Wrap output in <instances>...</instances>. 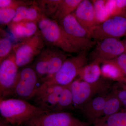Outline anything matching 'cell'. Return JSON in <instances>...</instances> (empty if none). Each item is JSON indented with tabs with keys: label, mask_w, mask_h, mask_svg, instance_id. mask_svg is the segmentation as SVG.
<instances>
[{
	"label": "cell",
	"mask_w": 126,
	"mask_h": 126,
	"mask_svg": "<svg viewBox=\"0 0 126 126\" xmlns=\"http://www.w3.org/2000/svg\"><path fill=\"white\" fill-rule=\"evenodd\" d=\"M37 25L46 45L57 47L66 53L78 54L81 52L70 44L57 21L43 15Z\"/></svg>",
	"instance_id": "obj_6"
},
{
	"label": "cell",
	"mask_w": 126,
	"mask_h": 126,
	"mask_svg": "<svg viewBox=\"0 0 126 126\" xmlns=\"http://www.w3.org/2000/svg\"><path fill=\"white\" fill-rule=\"evenodd\" d=\"M113 91L120 100L122 105L126 108V84L118 82L113 86Z\"/></svg>",
	"instance_id": "obj_29"
},
{
	"label": "cell",
	"mask_w": 126,
	"mask_h": 126,
	"mask_svg": "<svg viewBox=\"0 0 126 126\" xmlns=\"http://www.w3.org/2000/svg\"><path fill=\"white\" fill-rule=\"evenodd\" d=\"M104 94L95 96L79 109L81 113L89 121L94 122L102 117L105 102L107 95Z\"/></svg>",
	"instance_id": "obj_15"
},
{
	"label": "cell",
	"mask_w": 126,
	"mask_h": 126,
	"mask_svg": "<svg viewBox=\"0 0 126 126\" xmlns=\"http://www.w3.org/2000/svg\"><path fill=\"white\" fill-rule=\"evenodd\" d=\"M90 54L93 61L101 63L113 59L126 52L123 41L119 39L108 38L97 42Z\"/></svg>",
	"instance_id": "obj_12"
},
{
	"label": "cell",
	"mask_w": 126,
	"mask_h": 126,
	"mask_svg": "<svg viewBox=\"0 0 126 126\" xmlns=\"http://www.w3.org/2000/svg\"><path fill=\"white\" fill-rule=\"evenodd\" d=\"M106 1L104 0L96 1L94 4H93L98 23L99 20H103V18L104 21L105 20L104 18L107 16V10H104L105 9H107V5H106L107 3Z\"/></svg>",
	"instance_id": "obj_28"
},
{
	"label": "cell",
	"mask_w": 126,
	"mask_h": 126,
	"mask_svg": "<svg viewBox=\"0 0 126 126\" xmlns=\"http://www.w3.org/2000/svg\"><path fill=\"white\" fill-rule=\"evenodd\" d=\"M43 14L37 5V2L33 4L19 6L16 10L15 16L11 22L21 20L33 21L38 23Z\"/></svg>",
	"instance_id": "obj_17"
},
{
	"label": "cell",
	"mask_w": 126,
	"mask_h": 126,
	"mask_svg": "<svg viewBox=\"0 0 126 126\" xmlns=\"http://www.w3.org/2000/svg\"><path fill=\"white\" fill-rule=\"evenodd\" d=\"M123 41V42H124V45H125V47H126V38Z\"/></svg>",
	"instance_id": "obj_33"
},
{
	"label": "cell",
	"mask_w": 126,
	"mask_h": 126,
	"mask_svg": "<svg viewBox=\"0 0 126 126\" xmlns=\"http://www.w3.org/2000/svg\"><path fill=\"white\" fill-rule=\"evenodd\" d=\"M110 63L115 65L119 69L123 76L126 77V52L113 59L103 63Z\"/></svg>",
	"instance_id": "obj_27"
},
{
	"label": "cell",
	"mask_w": 126,
	"mask_h": 126,
	"mask_svg": "<svg viewBox=\"0 0 126 126\" xmlns=\"http://www.w3.org/2000/svg\"><path fill=\"white\" fill-rule=\"evenodd\" d=\"M103 64L101 68V74L105 79L118 82L124 77L115 65L108 63H104Z\"/></svg>",
	"instance_id": "obj_24"
},
{
	"label": "cell",
	"mask_w": 126,
	"mask_h": 126,
	"mask_svg": "<svg viewBox=\"0 0 126 126\" xmlns=\"http://www.w3.org/2000/svg\"><path fill=\"white\" fill-rule=\"evenodd\" d=\"M16 9L11 7L0 9V24L9 25L15 16Z\"/></svg>",
	"instance_id": "obj_26"
},
{
	"label": "cell",
	"mask_w": 126,
	"mask_h": 126,
	"mask_svg": "<svg viewBox=\"0 0 126 126\" xmlns=\"http://www.w3.org/2000/svg\"><path fill=\"white\" fill-rule=\"evenodd\" d=\"M94 126H126V111L103 116L94 122Z\"/></svg>",
	"instance_id": "obj_20"
},
{
	"label": "cell",
	"mask_w": 126,
	"mask_h": 126,
	"mask_svg": "<svg viewBox=\"0 0 126 126\" xmlns=\"http://www.w3.org/2000/svg\"><path fill=\"white\" fill-rule=\"evenodd\" d=\"M87 61L85 51L67 58L55 74L43 81L41 83L47 86H69L78 76L81 69L87 64Z\"/></svg>",
	"instance_id": "obj_4"
},
{
	"label": "cell",
	"mask_w": 126,
	"mask_h": 126,
	"mask_svg": "<svg viewBox=\"0 0 126 126\" xmlns=\"http://www.w3.org/2000/svg\"><path fill=\"white\" fill-rule=\"evenodd\" d=\"M49 112L23 99H0L1 117L12 126H23L32 118Z\"/></svg>",
	"instance_id": "obj_1"
},
{
	"label": "cell",
	"mask_w": 126,
	"mask_h": 126,
	"mask_svg": "<svg viewBox=\"0 0 126 126\" xmlns=\"http://www.w3.org/2000/svg\"><path fill=\"white\" fill-rule=\"evenodd\" d=\"M74 108L73 96L69 85L65 86L60 95L57 105L52 112L64 111L69 109Z\"/></svg>",
	"instance_id": "obj_21"
},
{
	"label": "cell",
	"mask_w": 126,
	"mask_h": 126,
	"mask_svg": "<svg viewBox=\"0 0 126 126\" xmlns=\"http://www.w3.org/2000/svg\"><path fill=\"white\" fill-rule=\"evenodd\" d=\"M65 87L47 86L41 83L33 98L36 106L52 112L57 105L60 95Z\"/></svg>",
	"instance_id": "obj_13"
},
{
	"label": "cell",
	"mask_w": 126,
	"mask_h": 126,
	"mask_svg": "<svg viewBox=\"0 0 126 126\" xmlns=\"http://www.w3.org/2000/svg\"><path fill=\"white\" fill-rule=\"evenodd\" d=\"M37 5L41 13L48 18L53 19L61 0H38Z\"/></svg>",
	"instance_id": "obj_23"
},
{
	"label": "cell",
	"mask_w": 126,
	"mask_h": 126,
	"mask_svg": "<svg viewBox=\"0 0 126 126\" xmlns=\"http://www.w3.org/2000/svg\"><path fill=\"white\" fill-rule=\"evenodd\" d=\"M100 64L93 61L84 66L79 72L78 76L79 79L89 83H94L98 81L102 75Z\"/></svg>",
	"instance_id": "obj_18"
},
{
	"label": "cell",
	"mask_w": 126,
	"mask_h": 126,
	"mask_svg": "<svg viewBox=\"0 0 126 126\" xmlns=\"http://www.w3.org/2000/svg\"><path fill=\"white\" fill-rule=\"evenodd\" d=\"M122 104L113 91L107 96L103 112V116H110L119 112Z\"/></svg>",
	"instance_id": "obj_22"
},
{
	"label": "cell",
	"mask_w": 126,
	"mask_h": 126,
	"mask_svg": "<svg viewBox=\"0 0 126 126\" xmlns=\"http://www.w3.org/2000/svg\"><path fill=\"white\" fill-rule=\"evenodd\" d=\"M8 26L14 37L22 40L33 36L39 30L37 22L26 20L11 22Z\"/></svg>",
	"instance_id": "obj_16"
},
{
	"label": "cell",
	"mask_w": 126,
	"mask_h": 126,
	"mask_svg": "<svg viewBox=\"0 0 126 126\" xmlns=\"http://www.w3.org/2000/svg\"><path fill=\"white\" fill-rule=\"evenodd\" d=\"M72 14L80 24L90 33L94 27L99 24L93 4L90 0H82Z\"/></svg>",
	"instance_id": "obj_14"
},
{
	"label": "cell",
	"mask_w": 126,
	"mask_h": 126,
	"mask_svg": "<svg viewBox=\"0 0 126 126\" xmlns=\"http://www.w3.org/2000/svg\"><path fill=\"white\" fill-rule=\"evenodd\" d=\"M66 112H49L32 118L23 126H87Z\"/></svg>",
	"instance_id": "obj_10"
},
{
	"label": "cell",
	"mask_w": 126,
	"mask_h": 126,
	"mask_svg": "<svg viewBox=\"0 0 126 126\" xmlns=\"http://www.w3.org/2000/svg\"><path fill=\"white\" fill-rule=\"evenodd\" d=\"M41 81L31 67H26L19 71L17 79L10 96L27 101L33 98Z\"/></svg>",
	"instance_id": "obj_8"
},
{
	"label": "cell",
	"mask_w": 126,
	"mask_h": 126,
	"mask_svg": "<svg viewBox=\"0 0 126 126\" xmlns=\"http://www.w3.org/2000/svg\"><path fill=\"white\" fill-rule=\"evenodd\" d=\"M82 0H61L56 14L52 19L60 21L73 14Z\"/></svg>",
	"instance_id": "obj_19"
},
{
	"label": "cell",
	"mask_w": 126,
	"mask_h": 126,
	"mask_svg": "<svg viewBox=\"0 0 126 126\" xmlns=\"http://www.w3.org/2000/svg\"><path fill=\"white\" fill-rule=\"evenodd\" d=\"M118 82H122L123 83L126 84V77H124L122 78Z\"/></svg>",
	"instance_id": "obj_32"
},
{
	"label": "cell",
	"mask_w": 126,
	"mask_h": 126,
	"mask_svg": "<svg viewBox=\"0 0 126 126\" xmlns=\"http://www.w3.org/2000/svg\"><path fill=\"white\" fill-rule=\"evenodd\" d=\"M19 68L12 50L10 55L0 63V99L10 96L17 79Z\"/></svg>",
	"instance_id": "obj_11"
},
{
	"label": "cell",
	"mask_w": 126,
	"mask_h": 126,
	"mask_svg": "<svg viewBox=\"0 0 126 126\" xmlns=\"http://www.w3.org/2000/svg\"><path fill=\"white\" fill-rule=\"evenodd\" d=\"M126 0H115L114 10L112 16L126 15Z\"/></svg>",
	"instance_id": "obj_30"
},
{
	"label": "cell",
	"mask_w": 126,
	"mask_h": 126,
	"mask_svg": "<svg viewBox=\"0 0 126 126\" xmlns=\"http://www.w3.org/2000/svg\"><path fill=\"white\" fill-rule=\"evenodd\" d=\"M67 53L57 47L46 45L34 60L32 67L41 82L58 72L67 59Z\"/></svg>",
	"instance_id": "obj_2"
},
{
	"label": "cell",
	"mask_w": 126,
	"mask_h": 126,
	"mask_svg": "<svg viewBox=\"0 0 126 126\" xmlns=\"http://www.w3.org/2000/svg\"><path fill=\"white\" fill-rule=\"evenodd\" d=\"M13 44L10 39L7 38L0 40V63L10 55L13 50Z\"/></svg>",
	"instance_id": "obj_25"
},
{
	"label": "cell",
	"mask_w": 126,
	"mask_h": 126,
	"mask_svg": "<svg viewBox=\"0 0 126 126\" xmlns=\"http://www.w3.org/2000/svg\"><path fill=\"white\" fill-rule=\"evenodd\" d=\"M45 46L39 30L33 36L14 45L13 50L18 67H24L34 60Z\"/></svg>",
	"instance_id": "obj_7"
},
{
	"label": "cell",
	"mask_w": 126,
	"mask_h": 126,
	"mask_svg": "<svg viewBox=\"0 0 126 126\" xmlns=\"http://www.w3.org/2000/svg\"><path fill=\"white\" fill-rule=\"evenodd\" d=\"M91 34L96 42L108 38L126 36V15L112 16L95 26Z\"/></svg>",
	"instance_id": "obj_9"
},
{
	"label": "cell",
	"mask_w": 126,
	"mask_h": 126,
	"mask_svg": "<svg viewBox=\"0 0 126 126\" xmlns=\"http://www.w3.org/2000/svg\"><path fill=\"white\" fill-rule=\"evenodd\" d=\"M58 23L66 38L78 51L86 52L97 43L93 40L90 32L80 24L73 14L65 17Z\"/></svg>",
	"instance_id": "obj_3"
},
{
	"label": "cell",
	"mask_w": 126,
	"mask_h": 126,
	"mask_svg": "<svg viewBox=\"0 0 126 126\" xmlns=\"http://www.w3.org/2000/svg\"><path fill=\"white\" fill-rule=\"evenodd\" d=\"M0 126H13L7 122L5 121L2 118H0Z\"/></svg>",
	"instance_id": "obj_31"
},
{
	"label": "cell",
	"mask_w": 126,
	"mask_h": 126,
	"mask_svg": "<svg viewBox=\"0 0 126 126\" xmlns=\"http://www.w3.org/2000/svg\"><path fill=\"white\" fill-rule=\"evenodd\" d=\"M111 86L110 82L106 79H100L94 83H89L79 78L74 80L69 85L74 108L79 110L92 98L105 94Z\"/></svg>",
	"instance_id": "obj_5"
}]
</instances>
